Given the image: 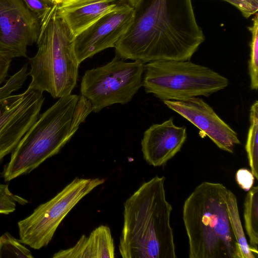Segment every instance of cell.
<instances>
[{
  "label": "cell",
  "mask_w": 258,
  "mask_h": 258,
  "mask_svg": "<svg viewBox=\"0 0 258 258\" xmlns=\"http://www.w3.org/2000/svg\"><path fill=\"white\" fill-rule=\"evenodd\" d=\"M204 40L191 0H142L114 48L124 60H189Z\"/></svg>",
  "instance_id": "6da1fadb"
},
{
  "label": "cell",
  "mask_w": 258,
  "mask_h": 258,
  "mask_svg": "<svg viewBox=\"0 0 258 258\" xmlns=\"http://www.w3.org/2000/svg\"><path fill=\"white\" fill-rule=\"evenodd\" d=\"M165 181L163 176L153 177L125 202L118 245L123 258L177 257Z\"/></svg>",
  "instance_id": "7a4b0ae2"
},
{
  "label": "cell",
  "mask_w": 258,
  "mask_h": 258,
  "mask_svg": "<svg viewBox=\"0 0 258 258\" xmlns=\"http://www.w3.org/2000/svg\"><path fill=\"white\" fill-rule=\"evenodd\" d=\"M91 112L90 102L81 95L58 98L39 115L12 152L3 173L5 180L29 173L57 154Z\"/></svg>",
  "instance_id": "3957f363"
},
{
  "label": "cell",
  "mask_w": 258,
  "mask_h": 258,
  "mask_svg": "<svg viewBox=\"0 0 258 258\" xmlns=\"http://www.w3.org/2000/svg\"><path fill=\"white\" fill-rule=\"evenodd\" d=\"M228 189L204 181L185 201L183 221L190 258H240L229 218Z\"/></svg>",
  "instance_id": "277c9868"
},
{
  "label": "cell",
  "mask_w": 258,
  "mask_h": 258,
  "mask_svg": "<svg viewBox=\"0 0 258 258\" xmlns=\"http://www.w3.org/2000/svg\"><path fill=\"white\" fill-rule=\"evenodd\" d=\"M56 5L41 23L37 51L29 59L31 78L28 88L46 92L54 98L71 94L80 65L74 50V36L57 13Z\"/></svg>",
  "instance_id": "5b68a950"
},
{
  "label": "cell",
  "mask_w": 258,
  "mask_h": 258,
  "mask_svg": "<svg viewBox=\"0 0 258 258\" xmlns=\"http://www.w3.org/2000/svg\"><path fill=\"white\" fill-rule=\"evenodd\" d=\"M144 71L142 86L145 92L162 101L208 97L229 85L226 78L189 60L150 61Z\"/></svg>",
  "instance_id": "8992f818"
},
{
  "label": "cell",
  "mask_w": 258,
  "mask_h": 258,
  "mask_svg": "<svg viewBox=\"0 0 258 258\" xmlns=\"http://www.w3.org/2000/svg\"><path fill=\"white\" fill-rule=\"evenodd\" d=\"M144 63L126 62L116 55L101 67L87 70L82 79L81 96L97 113L114 104L130 102L142 86Z\"/></svg>",
  "instance_id": "52a82bcc"
},
{
  "label": "cell",
  "mask_w": 258,
  "mask_h": 258,
  "mask_svg": "<svg viewBox=\"0 0 258 258\" xmlns=\"http://www.w3.org/2000/svg\"><path fill=\"white\" fill-rule=\"evenodd\" d=\"M104 178L76 177L49 201L39 206L33 213L18 223L20 240L39 249L46 246L71 210Z\"/></svg>",
  "instance_id": "ba28073f"
},
{
  "label": "cell",
  "mask_w": 258,
  "mask_h": 258,
  "mask_svg": "<svg viewBox=\"0 0 258 258\" xmlns=\"http://www.w3.org/2000/svg\"><path fill=\"white\" fill-rule=\"evenodd\" d=\"M43 93L28 88L0 100V161L12 153L40 115Z\"/></svg>",
  "instance_id": "9c48e42d"
},
{
  "label": "cell",
  "mask_w": 258,
  "mask_h": 258,
  "mask_svg": "<svg viewBox=\"0 0 258 258\" xmlns=\"http://www.w3.org/2000/svg\"><path fill=\"white\" fill-rule=\"evenodd\" d=\"M136 10L128 3L106 13L74 36V50L80 63L110 47H114L133 23Z\"/></svg>",
  "instance_id": "30bf717a"
},
{
  "label": "cell",
  "mask_w": 258,
  "mask_h": 258,
  "mask_svg": "<svg viewBox=\"0 0 258 258\" xmlns=\"http://www.w3.org/2000/svg\"><path fill=\"white\" fill-rule=\"evenodd\" d=\"M40 27L22 0H0V51L11 58L27 57Z\"/></svg>",
  "instance_id": "8fae6325"
},
{
  "label": "cell",
  "mask_w": 258,
  "mask_h": 258,
  "mask_svg": "<svg viewBox=\"0 0 258 258\" xmlns=\"http://www.w3.org/2000/svg\"><path fill=\"white\" fill-rule=\"evenodd\" d=\"M163 102L200 129L220 149L233 153L235 146L240 144L237 134L201 98Z\"/></svg>",
  "instance_id": "7c38bea8"
},
{
  "label": "cell",
  "mask_w": 258,
  "mask_h": 258,
  "mask_svg": "<svg viewBox=\"0 0 258 258\" xmlns=\"http://www.w3.org/2000/svg\"><path fill=\"white\" fill-rule=\"evenodd\" d=\"M186 138V127L175 125L172 118L153 124L141 141L144 158L154 167L162 166L180 151Z\"/></svg>",
  "instance_id": "4fadbf2b"
},
{
  "label": "cell",
  "mask_w": 258,
  "mask_h": 258,
  "mask_svg": "<svg viewBox=\"0 0 258 258\" xmlns=\"http://www.w3.org/2000/svg\"><path fill=\"white\" fill-rule=\"evenodd\" d=\"M127 0H71L58 4L57 13L74 36Z\"/></svg>",
  "instance_id": "5bb4252c"
},
{
  "label": "cell",
  "mask_w": 258,
  "mask_h": 258,
  "mask_svg": "<svg viewBox=\"0 0 258 258\" xmlns=\"http://www.w3.org/2000/svg\"><path fill=\"white\" fill-rule=\"evenodd\" d=\"M114 245L109 227L101 225L89 236L82 235L73 247L60 250L53 258H113Z\"/></svg>",
  "instance_id": "9a60e30c"
},
{
  "label": "cell",
  "mask_w": 258,
  "mask_h": 258,
  "mask_svg": "<svg viewBox=\"0 0 258 258\" xmlns=\"http://www.w3.org/2000/svg\"><path fill=\"white\" fill-rule=\"evenodd\" d=\"M226 205L231 227L238 246L240 258H257L248 243L240 220L235 195L228 189Z\"/></svg>",
  "instance_id": "2e32d148"
},
{
  "label": "cell",
  "mask_w": 258,
  "mask_h": 258,
  "mask_svg": "<svg viewBox=\"0 0 258 258\" xmlns=\"http://www.w3.org/2000/svg\"><path fill=\"white\" fill-rule=\"evenodd\" d=\"M245 228L251 249L258 257V187L252 186L246 195L244 203Z\"/></svg>",
  "instance_id": "e0dca14e"
},
{
  "label": "cell",
  "mask_w": 258,
  "mask_h": 258,
  "mask_svg": "<svg viewBox=\"0 0 258 258\" xmlns=\"http://www.w3.org/2000/svg\"><path fill=\"white\" fill-rule=\"evenodd\" d=\"M250 125L248 129L245 150L251 171L258 179V101L251 105L249 114Z\"/></svg>",
  "instance_id": "ac0fdd59"
},
{
  "label": "cell",
  "mask_w": 258,
  "mask_h": 258,
  "mask_svg": "<svg viewBox=\"0 0 258 258\" xmlns=\"http://www.w3.org/2000/svg\"><path fill=\"white\" fill-rule=\"evenodd\" d=\"M251 33L250 59L248 62V72L250 80V88L257 90L258 88V17L254 14L252 24L248 27Z\"/></svg>",
  "instance_id": "d6986e66"
},
{
  "label": "cell",
  "mask_w": 258,
  "mask_h": 258,
  "mask_svg": "<svg viewBox=\"0 0 258 258\" xmlns=\"http://www.w3.org/2000/svg\"><path fill=\"white\" fill-rule=\"evenodd\" d=\"M20 240L9 233L6 232L0 236V258L6 257L32 258L31 252Z\"/></svg>",
  "instance_id": "ffe728a7"
},
{
  "label": "cell",
  "mask_w": 258,
  "mask_h": 258,
  "mask_svg": "<svg viewBox=\"0 0 258 258\" xmlns=\"http://www.w3.org/2000/svg\"><path fill=\"white\" fill-rule=\"evenodd\" d=\"M28 63L24 64L15 74L11 76L4 85L0 86V100L8 97L20 89L28 76Z\"/></svg>",
  "instance_id": "44dd1931"
},
{
  "label": "cell",
  "mask_w": 258,
  "mask_h": 258,
  "mask_svg": "<svg viewBox=\"0 0 258 258\" xmlns=\"http://www.w3.org/2000/svg\"><path fill=\"white\" fill-rule=\"evenodd\" d=\"M27 203V200L13 194L8 185L0 183V214H9L16 210L17 204Z\"/></svg>",
  "instance_id": "7402d4cb"
},
{
  "label": "cell",
  "mask_w": 258,
  "mask_h": 258,
  "mask_svg": "<svg viewBox=\"0 0 258 258\" xmlns=\"http://www.w3.org/2000/svg\"><path fill=\"white\" fill-rule=\"evenodd\" d=\"M40 24L47 14L57 4L54 0H22Z\"/></svg>",
  "instance_id": "603a6c76"
},
{
  "label": "cell",
  "mask_w": 258,
  "mask_h": 258,
  "mask_svg": "<svg viewBox=\"0 0 258 258\" xmlns=\"http://www.w3.org/2000/svg\"><path fill=\"white\" fill-rule=\"evenodd\" d=\"M238 9L243 15L248 18L254 15L258 10V0H223Z\"/></svg>",
  "instance_id": "cb8c5ba5"
},
{
  "label": "cell",
  "mask_w": 258,
  "mask_h": 258,
  "mask_svg": "<svg viewBox=\"0 0 258 258\" xmlns=\"http://www.w3.org/2000/svg\"><path fill=\"white\" fill-rule=\"evenodd\" d=\"M235 178L237 184L242 189L249 191L253 186L255 177L251 170L240 168L237 171Z\"/></svg>",
  "instance_id": "d4e9b609"
},
{
  "label": "cell",
  "mask_w": 258,
  "mask_h": 258,
  "mask_svg": "<svg viewBox=\"0 0 258 258\" xmlns=\"http://www.w3.org/2000/svg\"><path fill=\"white\" fill-rule=\"evenodd\" d=\"M12 58L0 51V86L8 76Z\"/></svg>",
  "instance_id": "484cf974"
},
{
  "label": "cell",
  "mask_w": 258,
  "mask_h": 258,
  "mask_svg": "<svg viewBox=\"0 0 258 258\" xmlns=\"http://www.w3.org/2000/svg\"><path fill=\"white\" fill-rule=\"evenodd\" d=\"M128 4L136 10L138 8L142 0H127Z\"/></svg>",
  "instance_id": "4316f807"
},
{
  "label": "cell",
  "mask_w": 258,
  "mask_h": 258,
  "mask_svg": "<svg viewBox=\"0 0 258 258\" xmlns=\"http://www.w3.org/2000/svg\"><path fill=\"white\" fill-rule=\"evenodd\" d=\"M54 1L57 4L60 5V4L67 3L71 0H54Z\"/></svg>",
  "instance_id": "83f0119b"
}]
</instances>
